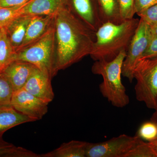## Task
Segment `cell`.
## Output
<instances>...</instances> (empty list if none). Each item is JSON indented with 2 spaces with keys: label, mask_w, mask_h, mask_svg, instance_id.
Listing matches in <instances>:
<instances>
[{
  "label": "cell",
  "mask_w": 157,
  "mask_h": 157,
  "mask_svg": "<svg viewBox=\"0 0 157 157\" xmlns=\"http://www.w3.org/2000/svg\"><path fill=\"white\" fill-rule=\"evenodd\" d=\"M54 74L90 55L95 33L86 27L67 7L55 15Z\"/></svg>",
  "instance_id": "obj_1"
},
{
  "label": "cell",
  "mask_w": 157,
  "mask_h": 157,
  "mask_svg": "<svg viewBox=\"0 0 157 157\" xmlns=\"http://www.w3.org/2000/svg\"><path fill=\"white\" fill-rule=\"evenodd\" d=\"M140 19L133 18L120 24H102L95 33V39L90 53L94 61L112 60L128 47Z\"/></svg>",
  "instance_id": "obj_2"
},
{
  "label": "cell",
  "mask_w": 157,
  "mask_h": 157,
  "mask_svg": "<svg viewBox=\"0 0 157 157\" xmlns=\"http://www.w3.org/2000/svg\"><path fill=\"white\" fill-rule=\"evenodd\" d=\"M123 50L111 61H96L91 68L92 72L103 77L99 85L101 94L113 106L123 108L130 103V98L121 81L123 63L126 55Z\"/></svg>",
  "instance_id": "obj_3"
},
{
  "label": "cell",
  "mask_w": 157,
  "mask_h": 157,
  "mask_svg": "<svg viewBox=\"0 0 157 157\" xmlns=\"http://www.w3.org/2000/svg\"><path fill=\"white\" fill-rule=\"evenodd\" d=\"M54 36L53 21L48 30L41 38L27 47L15 52L14 60L31 63L52 79L54 76Z\"/></svg>",
  "instance_id": "obj_4"
},
{
  "label": "cell",
  "mask_w": 157,
  "mask_h": 157,
  "mask_svg": "<svg viewBox=\"0 0 157 157\" xmlns=\"http://www.w3.org/2000/svg\"><path fill=\"white\" fill-rule=\"evenodd\" d=\"M135 96L149 109H155L157 102V56L140 59L134 71Z\"/></svg>",
  "instance_id": "obj_5"
},
{
  "label": "cell",
  "mask_w": 157,
  "mask_h": 157,
  "mask_svg": "<svg viewBox=\"0 0 157 157\" xmlns=\"http://www.w3.org/2000/svg\"><path fill=\"white\" fill-rule=\"evenodd\" d=\"M139 24L130 42L123 63L122 75L132 82L134 71L137 63L142 57L148 45L151 32L150 26L139 19Z\"/></svg>",
  "instance_id": "obj_6"
},
{
  "label": "cell",
  "mask_w": 157,
  "mask_h": 157,
  "mask_svg": "<svg viewBox=\"0 0 157 157\" xmlns=\"http://www.w3.org/2000/svg\"><path fill=\"white\" fill-rule=\"evenodd\" d=\"M138 138L123 134L103 142H88L86 157H126Z\"/></svg>",
  "instance_id": "obj_7"
},
{
  "label": "cell",
  "mask_w": 157,
  "mask_h": 157,
  "mask_svg": "<svg viewBox=\"0 0 157 157\" xmlns=\"http://www.w3.org/2000/svg\"><path fill=\"white\" fill-rule=\"evenodd\" d=\"M48 103L32 94L24 89L13 93L11 105L18 112L36 121L48 112Z\"/></svg>",
  "instance_id": "obj_8"
},
{
  "label": "cell",
  "mask_w": 157,
  "mask_h": 157,
  "mask_svg": "<svg viewBox=\"0 0 157 157\" xmlns=\"http://www.w3.org/2000/svg\"><path fill=\"white\" fill-rule=\"evenodd\" d=\"M67 8L76 18L94 33L103 24L97 0H67Z\"/></svg>",
  "instance_id": "obj_9"
},
{
  "label": "cell",
  "mask_w": 157,
  "mask_h": 157,
  "mask_svg": "<svg viewBox=\"0 0 157 157\" xmlns=\"http://www.w3.org/2000/svg\"><path fill=\"white\" fill-rule=\"evenodd\" d=\"M51 80L47 74L36 68L23 88L49 104L54 98Z\"/></svg>",
  "instance_id": "obj_10"
},
{
  "label": "cell",
  "mask_w": 157,
  "mask_h": 157,
  "mask_svg": "<svg viewBox=\"0 0 157 157\" xmlns=\"http://www.w3.org/2000/svg\"><path fill=\"white\" fill-rule=\"evenodd\" d=\"M36 68L29 62L16 60L11 62L2 72L10 82L15 91L24 87Z\"/></svg>",
  "instance_id": "obj_11"
},
{
  "label": "cell",
  "mask_w": 157,
  "mask_h": 157,
  "mask_svg": "<svg viewBox=\"0 0 157 157\" xmlns=\"http://www.w3.org/2000/svg\"><path fill=\"white\" fill-rule=\"evenodd\" d=\"M67 7V0H30L21 7L20 15H55Z\"/></svg>",
  "instance_id": "obj_12"
},
{
  "label": "cell",
  "mask_w": 157,
  "mask_h": 157,
  "mask_svg": "<svg viewBox=\"0 0 157 157\" xmlns=\"http://www.w3.org/2000/svg\"><path fill=\"white\" fill-rule=\"evenodd\" d=\"M55 15L32 16L27 29L25 37L22 44L17 51L27 47L41 38L52 24Z\"/></svg>",
  "instance_id": "obj_13"
},
{
  "label": "cell",
  "mask_w": 157,
  "mask_h": 157,
  "mask_svg": "<svg viewBox=\"0 0 157 157\" xmlns=\"http://www.w3.org/2000/svg\"><path fill=\"white\" fill-rule=\"evenodd\" d=\"M32 17L30 15H20L4 28L15 52L22 44Z\"/></svg>",
  "instance_id": "obj_14"
},
{
  "label": "cell",
  "mask_w": 157,
  "mask_h": 157,
  "mask_svg": "<svg viewBox=\"0 0 157 157\" xmlns=\"http://www.w3.org/2000/svg\"><path fill=\"white\" fill-rule=\"evenodd\" d=\"M33 121H35L18 112L11 105H0V139L9 129Z\"/></svg>",
  "instance_id": "obj_15"
},
{
  "label": "cell",
  "mask_w": 157,
  "mask_h": 157,
  "mask_svg": "<svg viewBox=\"0 0 157 157\" xmlns=\"http://www.w3.org/2000/svg\"><path fill=\"white\" fill-rule=\"evenodd\" d=\"M87 144L86 141L71 140L52 151L41 155V157H86Z\"/></svg>",
  "instance_id": "obj_16"
},
{
  "label": "cell",
  "mask_w": 157,
  "mask_h": 157,
  "mask_svg": "<svg viewBox=\"0 0 157 157\" xmlns=\"http://www.w3.org/2000/svg\"><path fill=\"white\" fill-rule=\"evenodd\" d=\"M102 23L120 24L124 21L121 17L117 0H97Z\"/></svg>",
  "instance_id": "obj_17"
},
{
  "label": "cell",
  "mask_w": 157,
  "mask_h": 157,
  "mask_svg": "<svg viewBox=\"0 0 157 157\" xmlns=\"http://www.w3.org/2000/svg\"><path fill=\"white\" fill-rule=\"evenodd\" d=\"M15 52L11 45L4 28L0 30V72L14 60Z\"/></svg>",
  "instance_id": "obj_18"
},
{
  "label": "cell",
  "mask_w": 157,
  "mask_h": 157,
  "mask_svg": "<svg viewBox=\"0 0 157 157\" xmlns=\"http://www.w3.org/2000/svg\"><path fill=\"white\" fill-rule=\"evenodd\" d=\"M126 157H157V154L148 142H145L138 137Z\"/></svg>",
  "instance_id": "obj_19"
},
{
  "label": "cell",
  "mask_w": 157,
  "mask_h": 157,
  "mask_svg": "<svg viewBox=\"0 0 157 157\" xmlns=\"http://www.w3.org/2000/svg\"><path fill=\"white\" fill-rule=\"evenodd\" d=\"M14 89L10 82L0 72V105H11Z\"/></svg>",
  "instance_id": "obj_20"
},
{
  "label": "cell",
  "mask_w": 157,
  "mask_h": 157,
  "mask_svg": "<svg viewBox=\"0 0 157 157\" xmlns=\"http://www.w3.org/2000/svg\"><path fill=\"white\" fill-rule=\"evenodd\" d=\"M24 5L0 7V28L6 27L13 20L19 16L20 10Z\"/></svg>",
  "instance_id": "obj_21"
},
{
  "label": "cell",
  "mask_w": 157,
  "mask_h": 157,
  "mask_svg": "<svg viewBox=\"0 0 157 157\" xmlns=\"http://www.w3.org/2000/svg\"><path fill=\"white\" fill-rule=\"evenodd\" d=\"M136 135L148 142L154 140L157 137V124L151 121L144 123L138 129Z\"/></svg>",
  "instance_id": "obj_22"
},
{
  "label": "cell",
  "mask_w": 157,
  "mask_h": 157,
  "mask_svg": "<svg viewBox=\"0 0 157 157\" xmlns=\"http://www.w3.org/2000/svg\"><path fill=\"white\" fill-rule=\"evenodd\" d=\"M121 17L124 21L132 19L136 14L135 0H117Z\"/></svg>",
  "instance_id": "obj_23"
},
{
  "label": "cell",
  "mask_w": 157,
  "mask_h": 157,
  "mask_svg": "<svg viewBox=\"0 0 157 157\" xmlns=\"http://www.w3.org/2000/svg\"><path fill=\"white\" fill-rule=\"evenodd\" d=\"M137 14L150 26L157 25V4Z\"/></svg>",
  "instance_id": "obj_24"
},
{
  "label": "cell",
  "mask_w": 157,
  "mask_h": 157,
  "mask_svg": "<svg viewBox=\"0 0 157 157\" xmlns=\"http://www.w3.org/2000/svg\"><path fill=\"white\" fill-rule=\"evenodd\" d=\"M157 56V35L151 33L148 45L140 59L152 58Z\"/></svg>",
  "instance_id": "obj_25"
},
{
  "label": "cell",
  "mask_w": 157,
  "mask_h": 157,
  "mask_svg": "<svg viewBox=\"0 0 157 157\" xmlns=\"http://www.w3.org/2000/svg\"><path fill=\"white\" fill-rule=\"evenodd\" d=\"M6 157H41V156L23 147L14 146Z\"/></svg>",
  "instance_id": "obj_26"
},
{
  "label": "cell",
  "mask_w": 157,
  "mask_h": 157,
  "mask_svg": "<svg viewBox=\"0 0 157 157\" xmlns=\"http://www.w3.org/2000/svg\"><path fill=\"white\" fill-rule=\"evenodd\" d=\"M156 4L157 0H135L136 14L140 13Z\"/></svg>",
  "instance_id": "obj_27"
},
{
  "label": "cell",
  "mask_w": 157,
  "mask_h": 157,
  "mask_svg": "<svg viewBox=\"0 0 157 157\" xmlns=\"http://www.w3.org/2000/svg\"><path fill=\"white\" fill-rule=\"evenodd\" d=\"M12 144L6 142L3 138L0 139V157H6L14 148Z\"/></svg>",
  "instance_id": "obj_28"
},
{
  "label": "cell",
  "mask_w": 157,
  "mask_h": 157,
  "mask_svg": "<svg viewBox=\"0 0 157 157\" xmlns=\"http://www.w3.org/2000/svg\"><path fill=\"white\" fill-rule=\"evenodd\" d=\"M30 0H0V7H10L20 6L27 2Z\"/></svg>",
  "instance_id": "obj_29"
},
{
  "label": "cell",
  "mask_w": 157,
  "mask_h": 157,
  "mask_svg": "<svg viewBox=\"0 0 157 157\" xmlns=\"http://www.w3.org/2000/svg\"><path fill=\"white\" fill-rule=\"evenodd\" d=\"M148 143L157 154V137L154 140L149 141Z\"/></svg>",
  "instance_id": "obj_30"
},
{
  "label": "cell",
  "mask_w": 157,
  "mask_h": 157,
  "mask_svg": "<svg viewBox=\"0 0 157 157\" xmlns=\"http://www.w3.org/2000/svg\"><path fill=\"white\" fill-rule=\"evenodd\" d=\"M155 110L154 113H153L151 117V118L150 121L154 122L157 124V102L156 107L155 109Z\"/></svg>",
  "instance_id": "obj_31"
},
{
  "label": "cell",
  "mask_w": 157,
  "mask_h": 157,
  "mask_svg": "<svg viewBox=\"0 0 157 157\" xmlns=\"http://www.w3.org/2000/svg\"><path fill=\"white\" fill-rule=\"evenodd\" d=\"M150 28L151 33L155 35H157V25L152 26H150Z\"/></svg>",
  "instance_id": "obj_32"
},
{
  "label": "cell",
  "mask_w": 157,
  "mask_h": 157,
  "mask_svg": "<svg viewBox=\"0 0 157 157\" xmlns=\"http://www.w3.org/2000/svg\"><path fill=\"white\" fill-rule=\"evenodd\" d=\"M1 28H0V30H1Z\"/></svg>",
  "instance_id": "obj_33"
}]
</instances>
